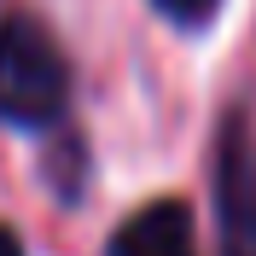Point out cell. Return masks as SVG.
Wrapping results in <instances>:
<instances>
[{
    "mask_svg": "<svg viewBox=\"0 0 256 256\" xmlns=\"http://www.w3.org/2000/svg\"><path fill=\"white\" fill-rule=\"evenodd\" d=\"M105 256H198V233H192V210L180 198H152L111 233Z\"/></svg>",
    "mask_w": 256,
    "mask_h": 256,
    "instance_id": "3957f363",
    "label": "cell"
},
{
    "mask_svg": "<svg viewBox=\"0 0 256 256\" xmlns=\"http://www.w3.org/2000/svg\"><path fill=\"white\" fill-rule=\"evenodd\" d=\"M70 52L35 12L0 18V122L24 134H58L70 122Z\"/></svg>",
    "mask_w": 256,
    "mask_h": 256,
    "instance_id": "6da1fadb",
    "label": "cell"
},
{
    "mask_svg": "<svg viewBox=\"0 0 256 256\" xmlns=\"http://www.w3.org/2000/svg\"><path fill=\"white\" fill-rule=\"evenodd\" d=\"M216 239L222 256H256V134L244 111H227L216 134Z\"/></svg>",
    "mask_w": 256,
    "mask_h": 256,
    "instance_id": "7a4b0ae2",
    "label": "cell"
},
{
    "mask_svg": "<svg viewBox=\"0 0 256 256\" xmlns=\"http://www.w3.org/2000/svg\"><path fill=\"white\" fill-rule=\"evenodd\" d=\"M0 256H24V239H18L6 222H0Z\"/></svg>",
    "mask_w": 256,
    "mask_h": 256,
    "instance_id": "5b68a950",
    "label": "cell"
},
{
    "mask_svg": "<svg viewBox=\"0 0 256 256\" xmlns=\"http://www.w3.org/2000/svg\"><path fill=\"white\" fill-rule=\"evenodd\" d=\"M222 6H227V0H152V12H158L163 24H175V30H186V35L210 30Z\"/></svg>",
    "mask_w": 256,
    "mask_h": 256,
    "instance_id": "277c9868",
    "label": "cell"
}]
</instances>
